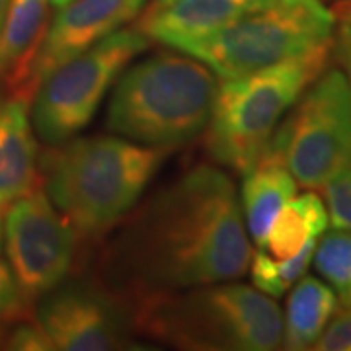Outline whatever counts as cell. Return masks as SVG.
I'll return each mask as SVG.
<instances>
[{
  "label": "cell",
  "instance_id": "cell-1",
  "mask_svg": "<svg viewBox=\"0 0 351 351\" xmlns=\"http://www.w3.org/2000/svg\"><path fill=\"white\" fill-rule=\"evenodd\" d=\"M252 246L232 180L211 164L178 176L104 246L100 281L121 301L242 277Z\"/></svg>",
  "mask_w": 351,
  "mask_h": 351
},
{
  "label": "cell",
  "instance_id": "cell-2",
  "mask_svg": "<svg viewBox=\"0 0 351 351\" xmlns=\"http://www.w3.org/2000/svg\"><path fill=\"white\" fill-rule=\"evenodd\" d=\"M135 336L176 350L271 351L283 343V313L254 285L211 283L123 301Z\"/></svg>",
  "mask_w": 351,
  "mask_h": 351
},
{
  "label": "cell",
  "instance_id": "cell-3",
  "mask_svg": "<svg viewBox=\"0 0 351 351\" xmlns=\"http://www.w3.org/2000/svg\"><path fill=\"white\" fill-rule=\"evenodd\" d=\"M168 152L119 135L71 138L41 160L45 191L80 239L104 237L133 211Z\"/></svg>",
  "mask_w": 351,
  "mask_h": 351
},
{
  "label": "cell",
  "instance_id": "cell-4",
  "mask_svg": "<svg viewBox=\"0 0 351 351\" xmlns=\"http://www.w3.org/2000/svg\"><path fill=\"white\" fill-rule=\"evenodd\" d=\"M217 88L215 73L199 59L160 51L119 75L106 127L138 145L174 151L205 133Z\"/></svg>",
  "mask_w": 351,
  "mask_h": 351
},
{
  "label": "cell",
  "instance_id": "cell-5",
  "mask_svg": "<svg viewBox=\"0 0 351 351\" xmlns=\"http://www.w3.org/2000/svg\"><path fill=\"white\" fill-rule=\"evenodd\" d=\"M332 43L250 75L223 78L205 129L213 160L242 176L250 172L289 110L324 71Z\"/></svg>",
  "mask_w": 351,
  "mask_h": 351
},
{
  "label": "cell",
  "instance_id": "cell-6",
  "mask_svg": "<svg viewBox=\"0 0 351 351\" xmlns=\"http://www.w3.org/2000/svg\"><path fill=\"white\" fill-rule=\"evenodd\" d=\"M334 27L336 14L322 0H283L178 51L199 59L221 78H237L332 43Z\"/></svg>",
  "mask_w": 351,
  "mask_h": 351
},
{
  "label": "cell",
  "instance_id": "cell-7",
  "mask_svg": "<svg viewBox=\"0 0 351 351\" xmlns=\"http://www.w3.org/2000/svg\"><path fill=\"white\" fill-rule=\"evenodd\" d=\"M263 154L289 168L297 184L318 189L351 164V82L330 69L314 80L285 115Z\"/></svg>",
  "mask_w": 351,
  "mask_h": 351
},
{
  "label": "cell",
  "instance_id": "cell-8",
  "mask_svg": "<svg viewBox=\"0 0 351 351\" xmlns=\"http://www.w3.org/2000/svg\"><path fill=\"white\" fill-rule=\"evenodd\" d=\"M149 47L138 29H117L57 66L36 88L32 123L43 143L63 145L94 119L104 96L137 55Z\"/></svg>",
  "mask_w": 351,
  "mask_h": 351
},
{
  "label": "cell",
  "instance_id": "cell-9",
  "mask_svg": "<svg viewBox=\"0 0 351 351\" xmlns=\"http://www.w3.org/2000/svg\"><path fill=\"white\" fill-rule=\"evenodd\" d=\"M78 242L80 234L51 203L45 189L25 193L6 211V256L29 302L66 281L75 267Z\"/></svg>",
  "mask_w": 351,
  "mask_h": 351
},
{
  "label": "cell",
  "instance_id": "cell-10",
  "mask_svg": "<svg viewBox=\"0 0 351 351\" xmlns=\"http://www.w3.org/2000/svg\"><path fill=\"white\" fill-rule=\"evenodd\" d=\"M36 322L49 338L53 350L137 348L127 304L101 281H64L39 299Z\"/></svg>",
  "mask_w": 351,
  "mask_h": 351
},
{
  "label": "cell",
  "instance_id": "cell-11",
  "mask_svg": "<svg viewBox=\"0 0 351 351\" xmlns=\"http://www.w3.org/2000/svg\"><path fill=\"white\" fill-rule=\"evenodd\" d=\"M147 0H71L51 20L29 78V94L57 66L135 20Z\"/></svg>",
  "mask_w": 351,
  "mask_h": 351
},
{
  "label": "cell",
  "instance_id": "cell-12",
  "mask_svg": "<svg viewBox=\"0 0 351 351\" xmlns=\"http://www.w3.org/2000/svg\"><path fill=\"white\" fill-rule=\"evenodd\" d=\"M277 2L283 0H154L141 16L137 29L149 39L180 49L237 22L244 14Z\"/></svg>",
  "mask_w": 351,
  "mask_h": 351
},
{
  "label": "cell",
  "instance_id": "cell-13",
  "mask_svg": "<svg viewBox=\"0 0 351 351\" xmlns=\"http://www.w3.org/2000/svg\"><path fill=\"white\" fill-rule=\"evenodd\" d=\"M38 135L29 100L0 101V207L34 191L39 182Z\"/></svg>",
  "mask_w": 351,
  "mask_h": 351
},
{
  "label": "cell",
  "instance_id": "cell-14",
  "mask_svg": "<svg viewBox=\"0 0 351 351\" xmlns=\"http://www.w3.org/2000/svg\"><path fill=\"white\" fill-rule=\"evenodd\" d=\"M51 0H10L0 27V80L14 96L32 98L29 78L51 24Z\"/></svg>",
  "mask_w": 351,
  "mask_h": 351
},
{
  "label": "cell",
  "instance_id": "cell-15",
  "mask_svg": "<svg viewBox=\"0 0 351 351\" xmlns=\"http://www.w3.org/2000/svg\"><path fill=\"white\" fill-rule=\"evenodd\" d=\"M297 180L289 168L271 154H263L260 162L244 174L240 191V209L248 237L258 244L262 242L277 213L297 193Z\"/></svg>",
  "mask_w": 351,
  "mask_h": 351
},
{
  "label": "cell",
  "instance_id": "cell-16",
  "mask_svg": "<svg viewBox=\"0 0 351 351\" xmlns=\"http://www.w3.org/2000/svg\"><path fill=\"white\" fill-rule=\"evenodd\" d=\"M338 311V295L316 277L302 276L289 295L283 318V343L291 351L313 350Z\"/></svg>",
  "mask_w": 351,
  "mask_h": 351
},
{
  "label": "cell",
  "instance_id": "cell-17",
  "mask_svg": "<svg viewBox=\"0 0 351 351\" xmlns=\"http://www.w3.org/2000/svg\"><path fill=\"white\" fill-rule=\"evenodd\" d=\"M328 209L316 193L293 197L277 213L276 221L265 232L258 250L274 260H287L326 230Z\"/></svg>",
  "mask_w": 351,
  "mask_h": 351
},
{
  "label": "cell",
  "instance_id": "cell-18",
  "mask_svg": "<svg viewBox=\"0 0 351 351\" xmlns=\"http://www.w3.org/2000/svg\"><path fill=\"white\" fill-rule=\"evenodd\" d=\"M314 248H316V240L308 242L299 254L291 256L287 260H274L262 250H258L252 256L250 267H248L252 285L269 297L276 299L283 297L308 269L313 262Z\"/></svg>",
  "mask_w": 351,
  "mask_h": 351
},
{
  "label": "cell",
  "instance_id": "cell-19",
  "mask_svg": "<svg viewBox=\"0 0 351 351\" xmlns=\"http://www.w3.org/2000/svg\"><path fill=\"white\" fill-rule=\"evenodd\" d=\"M314 269L334 289L343 306H351V232L334 230L314 248Z\"/></svg>",
  "mask_w": 351,
  "mask_h": 351
},
{
  "label": "cell",
  "instance_id": "cell-20",
  "mask_svg": "<svg viewBox=\"0 0 351 351\" xmlns=\"http://www.w3.org/2000/svg\"><path fill=\"white\" fill-rule=\"evenodd\" d=\"M326 195L328 223L351 232V164L322 186Z\"/></svg>",
  "mask_w": 351,
  "mask_h": 351
},
{
  "label": "cell",
  "instance_id": "cell-21",
  "mask_svg": "<svg viewBox=\"0 0 351 351\" xmlns=\"http://www.w3.org/2000/svg\"><path fill=\"white\" fill-rule=\"evenodd\" d=\"M29 301L18 285L10 263L0 258V328L20 322L27 314Z\"/></svg>",
  "mask_w": 351,
  "mask_h": 351
},
{
  "label": "cell",
  "instance_id": "cell-22",
  "mask_svg": "<svg viewBox=\"0 0 351 351\" xmlns=\"http://www.w3.org/2000/svg\"><path fill=\"white\" fill-rule=\"evenodd\" d=\"M313 350L351 351V306H346V311L332 316Z\"/></svg>",
  "mask_w": 351,
  "mask_h": 351
},
{
  "label": "cell",
  "instance_id": "cell-23",
  "mask_svg": "<svg viewBox=\"0 0 351 351\" xmlns=\"http://www.w3.org/2000/svg\"><path fill=\"white\" fill-rule=\"evenodd\" d=\"M8 350L18 351H49L53 350L49 338L45 336V332L39 328V324H27L20 322L10 330V334L4 339Z\"/></svg>",
  "mask_w": 351,
  "mask_h": 351
},
{
  "label": "cell",
  "instance_id": "cell-24",
  "mask_svg": "<svg viewBox=\"0 0 351 351\" xmlns=\"http://www.w3.org/2000/svg\"><path fill=\"white\" fill-rule=\"evenodd\" d=\"M336 49H338V57L348 78L351 82V6L341 16V24L338 27V39H336Z\"/></svg>",
  "mask_w": 351,
  "mask_h": 351
},
{
  "label": "cell",
  "instance_id": "cell-25",
  "mask_svg": "<svg viewBox=\"0 0 351 351\" xmlns=\"http://www.w3.org/2000/svg\"><path fill=\"white\" fill-rule=\"evenodd\" d=\"M4 221H6V207H0V250L4 242Z\"/></svg>",
  "mask_w": 351,
  "mask_h": 351
},
{
  "label": "cell",
  "instance_id": "cell-26",
  "mask_svg": "<svg viewBox=\"0 0 351 351\" xmlns=\"http://www.w3.org/2000/svg\"><path fill=\"white\" fill-rule=\"evenodd\" d=\"M8 6H10V0H0V27L4 24V18L8 12Z\"/></svg>",
  "mask_w": 351,
  "mask_h": 351
},
{
  "label": "cell",
  "instance_id": "cell-27",
  "mask_svg": "<svg viewBox=\"0 0 351 351\" xmlns=\"http://www.w3.org/2000/svg\"><path fill=\"white\" fill-rule=\"evenodd\" d=\"M66 2H71V0H51V4H53V6H57V8H61V6H64Z\"/></svg>",
  "mask_w": 351,
  "mask_h": 351
}]
</instances>
